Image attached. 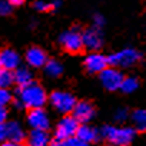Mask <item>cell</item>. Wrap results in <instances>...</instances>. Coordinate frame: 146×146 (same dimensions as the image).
<instances>
[{
  "instance_id": "cell-1",
  "label": "cell",
  "mask_w": 146,
  "mask_h": 146,
  "mask_svg": "<svg viewBox=\"0 0 146 146\" xmlns=\"http://www.w3.org/2000/svg\"><path fill=\"white\" fill-rule=\"evenodd\" d=\"M20 102L23 103L25 109H36V108H43L49 99L46 90L42 88V85L32 82L30 85L25 88H19V98Z\"/></svg>"
},
{
  "instance_id": "cell-2",
  "label": "cell",
  "mask_w": 146,
  "mask_h": 146,
  "mask_svg": "<svg viewBox=\"0 0 146 146\" xmlns=\"http://www.w3.org/2000/svg\"><path fill=\"white\" fill-rule=\"evenodd\" d=\"M99 135L106 139L112 146H129L135 136H136V129L129 127V126H103Z\"/></svg>"
},
{
  "instance_id": "cell-3",
  "label": "cell",
  "mask_w": 146,
  "mask_h": 146,
  "mask_svg": "<svg viewBox=\"0 0 146 146\" xmlns=\"http://www.w3.org/2000/svg\"><path fill=\"white\" fill-rule=\"evenodd\" d=\"M140 59H142V54L139 50H136L133 47H125V49L108 56V63H109V66L120 69V67H130V66L136 64L137 62H140Z\"/></svg>"
},
{
  "instance_id": "cell-4",
  "label": "cell",
  "mask_w": 146,
  "mask_h": 146,
  "mask_svg": "<svg viewBox=\"0 0 146 146\" xmlns=\"http://www.w3.org/2000/svg\"><path fill=\"white\" fill-rule=\"evenodd\" d=\"M49 102L59 113H63V115H69L76 105L75 96L64 90H54L53 93H50Z\"/></svg>"
},
{
  "instance_id": "cell-5",
  "label": "cell",
  "mask_w": 146,
  "mask_h": 146,
  "mask_svg": "<svg viewBox=\"0 0 146 146\" xmlns=\"http://www.w3.org/2000/svg\"><path fill=\"white\" fill-rule=\"evenodd\" d=\"M59 43L64 50L70 53H79L83 49L82 32L76 27H72L70 30H66L59 36Z\"/></svg>"
},
{
  "instance_id": "cell-6",
  "label": "cell",
  "mask_w": 146,
  "mask_h": 146,
  "mask_svg": "<svg viewBox=\"0 0 146 146\" xmlns=\"http://www.w3.org/2000/svg\"><path fill=\"white\" fill-rule=\"evenodd\" d=\"M80 123L70 115H64L57 126H56V132H54V139H59V140H66V139H70V137H75L76 136V132L79 129Z\"/></svg>"
},
{
  "instance_id": "cell-7",
  "label": "cell",
  "mask_w": 146,
  "mask_h": 146,
  "mask_svg": "<svg viewBox=\"0 0 146 146\" xmlns=\"http://www.w3.org/2000/svg\"><path fill=\"white\" fill-rule=\"evenodd\" d=\"M99 78H100V83L103 85V88L106 90H110V92L119 90L122 80H123L122 72L117 67H113V66H108L103 72H100Z\"/></svg>"
},
{
  "instance_id": "cell-8",
  "label": "cell",
  "mask_w": 146,
  "mask_h": 146,
  "mask_svg": "<svg viewBox=\"0 0 146 146\" xmlns=\"http://www.w3.org/2000/svg\"><path fill=\"white\" fill-rule=\"evenodd\" d=\"M83 66L88 70V73H92V75H96V73L103 72L109 63H108V57L99 52H92L89 53L85 60H83Z\"/></svg>"
},
{
  "instance_id": "cell-9",
  "label": "cell",
  "mask_w": 146,
  "mask_h": 146,
  "mask_svg": "<svg viewBox=\"0 0 146 146\" xmlns=\"http://www.w3.org/2000/svg\"><path fill=\"white\" fill-rule=\"evenodd\" d=\"M27 123L32 129H42L47 130L50 126V117L49 113L43 108H36V109H29L27 113Z\"/></svg>"
},
{
  "instance_id": "cell-10",
  "label": "cell",
  "mask_w": 146,
  "mask_h": 146,
  "mask_svg": "<svg viewBox=\"0 0 146 146\" xmlns=\"http://www.w3.org/2000/svg\"><path fill=\"white\" fill-rule=\"evenodd\" d=\"M82 40L83 47H88L89 50H99L103 44V35L99 27H89L82 32Z\"/></svg>"
},
{
  "instance_id": "cell-11",
  "label": "cell",
  "mask_w": 146,
  "mask_h": 146,
  "mask_svg": "<svg viewBox=\"0 0 146 146\" xmlns=\"http://www.w3.org/2000/svg\"><path fill=\"white\" fill-rule=\"evenodd\" d=\"M72 116L75 117L79 123H89L93 116H95V108L90 102H86V100H82V102H76L75 108L72 110Z\"/></svg>"
},
{
  "instance_id": "cell-12",
  "label": "cell",
  "mask_w": 146,
  "mask_h": 146,
  "mask_svg": "<svg viewBox=\"0 0 146 146\" xmlns=\"http://www.w3.org/2000/svg\"><path fill=\"white\" fill-rule=\"evenodd\" d=\"M25 60H26V63H27L30 67H33V69H40V67H43V66L46 64V62H47L49 59H47L46 52H44L42 47H39V46H32V47H29V49L26 50Z\"/></svg>"
},
{
  "instance_id": "cell-13",
  "label": "cell",
  "mask_w": 146,
  "mask_h": 146,
  "mask_svg": "<svg viewBox=\"0 0 146 146\" xmlns=\"http://www.w3.org/2000/svg\"><path fill=\"white\" fill-rule=\"evenodd\" d=\"M20 62H22L20 54L13 49H3L0 52V64H2V69L15 72L20 66Z\"/></svg>"
},
{
  "instance_id": "cell-14",
  "label": "cell",
  "mask_w": 146,
  "mask_h": 146,
  "mask_svg": "<svg viewBox=\"0 0 146 146\" xmlns=\"http://www.w3.org/2000/svg\"><path fill=\"white\" fill-rule=\"evenodd\" d=\"M26 143H27V146H49L50 136H49L47 130L32 129L30 133L26 136Z\"/></svg>"
},
{
  "instance_id": "cell-15",
  "label": "cell",
  "mask_w": 146,
  "mask_h": 146,
  "mask_svg": "<svg viewBox=\"0 0 146 146\" xmlns=\"http://www.w3.org/2000/svg\"><path fill=\"white\" fill-rule=\"evenodd\" d=\"M6 136H7V140L22 143V142L26 139V132H25L23 126H22L19 122L10 120V122H7V125H6Z\"/></svg>"
},
{
  "instance_id": "cell-16",
  "label": "cell",
  "mask_w": 146,
  "mask_h": 146,
  "mask_svg": "<svg viewBox=\"0 0 146 146\" xmlns=\"http://www.w3.org/2000/svg\"><path fill=\"white\" fill-rule=\"evenodd\" d=\"M76 137L89 145V143L98 142V139L100 137V135H99V130H96L95 127L89 126L88 123H83V125L79 126V129L76 132Z\"/></svg>"
},
{
  "instance_id": "cell-17",
  "label": "cell",
  "mask_w": 146,
  "mask_h": 146,
  "mask_svg": "<svg viewBox=\"0 0 146 146\" xmlns=\"http://www.w3.org/2000/svg\"><path fill=\"white\" fill-rule=\"evenodd\" d=\"M13 75H15V85H17L19 88H25L33 82V73L29 67L19 66L13 72Z\"/></svg>"
},
{
  "instance_id": "cell-18",
  "label": "cell",
  "mask_w": 146,
  "mask_h": 146,
  "mask_svg": "<svg viewBox=\"0 0 146 146\" xmlns=\"http://www.w3.org/2000/svg\"><path fill=\"white\" fill-rule=\"evenodd\" d=\"M44 69V73L47 78H59L62 73H63V66L59 60L56 59H50L46 62V64L43 66Z\"/></svg>"
},
{
  "instance_id": "cell-19",
  "label": "cell",
  "mask_w": 146,
  "mask_h": 146,
  "mask_svg": "<svg viewBox=\"0 0 146 146\" xmlns=\"http://www.w3.org/2000/svg\"><path fill=\"white\" fill-rule=\"evenodd\" d=\"M130 120L136 130H146V109H136L130 113Z\"/></svg>"
},
{
  "instance_id": "cell-20",
  "label": "cell",
  "mask_w": 146,
  "mask_h": 146,
  "mask_svg": "<svg viewBox=\"0 0 146 146\" xmlns=\"http://www.w3.org/2000/svg\"><path fill=\"white\" fill-rule=\"evenodd\" d=\"M139 88V80L133 76H127V78H123L122 80V85H120V90L123 93H133L136 92Z\"/></svg>"
},
{
  "instance_id": "cell-21",
  "label": "cell",
  "mask_w": 146,
  "mask_h": 146,
  "mask_svg": "<svg viewBox=\"0 0 146 146\" xmlns=\"http://www.w3.org/2000/svg\"><path fill=\"white\" fill-rule=\"evenodd\" d=\"M12 85H15V75L12 70L0 69V88L9 89Z\"/></svg>"
},
{
  "instance_id": "cell-22",
  "label": "cell",
  "mask_w": 146,
  "mask_h": 146,
  "mask_svg": "<svg viewBox=\"0 0 146 146\" xmlns=\"http://www.w3.org/2000/svg\"><path fill=\"white\" fill-rule=\"evenodd\" d=\"M12 100H13L12 92L9 89L0 88V106H7Z\"/></svg>"
},
{
  "instance_id": "cell-23",
  "label": "cell",
  "mask_w": 146,
  "mask_h": 146,
  "mask_svg": "<svg viewBox=\"0 0 146 146\" xmlns=\"http://www.w3.org/2000/svg\"><path fill=\"white\" fill-rule=\"evenodd\" d=\"M129 112H127V109L126 108H119L116 112H115V120L117 122V123H123L125 120H127L129 119Z\"/></svg>"
},
{
  "instance_id": "cell-24",
  "label": "cell",
  "mask_w": 146,
  "mask_h": 146,
  "mask_svg": "<svg viewBox=\"0 0 146 146\" xmlns=\"http://www.w3.org/2000/svg\"><path fill=\"white\" fill-rule=\"evenodd\" d=\"M63 146H89V145L85 143V142H82L80 139H78L75 136V137H70V139L63 140Z\"/></svg>"
},
{
  "instance_id": "cell-25",
  "label": "cell",
  "mask_w": 146,
  "mask_h": 146,
  "mask_svg": "<svg viewBox=\"0 0 146 146\" xmlns=\"http://www.w3.org/2000/svg\"><path fill=\"white\" fill-rule=\"evenodd\" d=\"M12 12V6L6 0H0V16H7Z\"/></svg>"
},
{
  "instance_id": "cell-26",
  "label": "cell",
  "mask_w": 146,
  "mask_h": 146,
  "mask_svg": "<svg viewBox=\"0 0 146 146\" xmlns=\"http://www.w3.org/2000/svg\"><path fill=\"white\" fill-rule=\"evenodd\" d=\"M35 9L37 12L50 10V3H46V2H43V0H36V2H35Z\"/></svg>"
},
{
  "instance_id": "cell-27",
  "label": "cell",
  "mask_w": 146,
  "mask_h": 146,
  "mask_svg": "<svg viewBox=\"0 0 146 146\" xmlns=\"http://www.w3.org/2000/svg\"><path fill=\"white\" fill-rule=\"evenodd\" d=\"M93 26L102 29V27L105 26V17H103L102 15H95V16H93Z\"/></svg>"
},
{
  "instance_id": "cell-28",
  "label": "cell",
  "mask_w": 146,
  "mask_h": 146,
  "mask_svg": "<svg viewBox=\"0 0 146 146\" xmlns=\"http://www.w3.org/2000/svg\"><path fill=\"white\" fill-rule=\"evenodd\" d=\"M7 120V108L0 106V123H5Z\"/></svg>"
},
{
  "instance_id": "cell-29",
  "label": "cell",
  "mask_w": 146,
  "mask_h": 146,
  "mask_svg": "<svg viewBox=\"0 0 146 146\" xmlns=\"http://www.w3.org/2000/svg\"><path fill=\"white\" fill-rule=\"evenodd\" d=\"M5 140H7V136H6V125H5V123H0V143H3Z\"/></svg>"
},
{
  "instance_id": "cell-30",
  "label": "cell",
  "mask_w": 146,
  "mask_h": 146,
  "mask_svg": "<svg viewBox=\"0 0 146 146\" xmlns=\"http://www.w3.org/2000/svg\"><path fill=\"white\" fill-rule=\"evenodd\" d=\"M62 5V0H53V2H50V10H57Z\"/></svg>"
},
{
  "instance_id": "cell-31",
  "label": "cell",
  "mask_w": 146,
  "mask_h": 146,
  "mask_svg": "<svg viewBox=\"0 0 146 146\" xmlns=\"http://www.w3.org/2000/svg\"><path fill=\"white\" fill-rule=\"evenodd\" d=\"M0 146H23L19 142H12V140H5L3 143H0Z\"/></svg>"
},
{
  "instance_id": "cell-32",
  "label": "cell",
  "mask_w": 146,
  "mask_h": 146,
  "mask_svg": "<svg viewBox=\"0 0 146 146\" xmlns=\"http://www.w3.org/2000/svg\"><path fill=\"white\" fill-rule=\"evenodd\" d=\"M6 2L13 7V6H20V5H23V3H25V0H6Z\"/></svg>"
},
{
  "instance_id": "cell-33",
  "label": "cell",
  "mask_w": 146,
  "mask_h": 146,
  "mask_svg": "<svg viewBox=\"0 0 146 146\" xmlns=\"http://www.w3.org/2000/svg\"><path fill=\"white\" fill-rule=\"evenodd\" d=\"M13 105H15V109H19V110L25 109V106H23V103L20 102V99H16V100L13 102Z\"/></svg>"
},
{
  "instance_id": "cell-34",
  "label": "cell",
  "mask_w": 146,
  "mask_h": 146,
  "mask_svg": "<svg viewBox=\"0 0 146 146\" xmlns=\"http://www.w3.org/2000/svg\"><path fill=\"white\" fill-rule=\"evenodd\" d=\"M49 146H63V140H59V139H53V140H50Z\"/></svg>"
},
{
  "instance_id": "cell-35",
  "label": "cell",
  "mask_w": 146,
  "mask_h": 146,
  "mask_svg": "<svg viewBox=\"0 0 146 146\" xmlns=\"http://www.w3.org/2000/svg\"><path fill=\"white\" fill-rule=\"evenodd\" d=\"M0 69H2V64H0Z\"/></svg>"
}]
</instances>
